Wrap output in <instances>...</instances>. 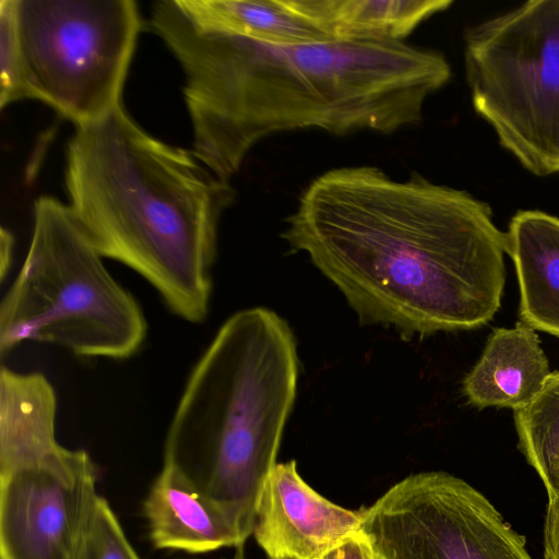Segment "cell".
I'll list each match as a JSON object with an SVG mask.
<instances>
[{
    "instance_id": "1",
    "label": "cell",
    "mask_w": 559,
    "mask_h": 559,
    "mask_svg": "<svg viewBox=\"0 0 559 559\" xmlns=\"http://www.w3.org/2000/svg\"><path fill=\"white\" fill-rule=\"evenodd\" d=\"M282 234L359 320L402 335L467 331L501 305L507 233L490 206L419 174L332 168L302 191Z\"/></svg>"
},
{
    "instance_id": "2",
    "label": "cell",
    "mask_w": 559,
    "mask_h": 559,
    "mask_svg": "<svg viewBox=\"0 0 559 559\" xmlns=\"http://www.w3.org/2000/svg\"><path fill=\"white\" fill-rule=\"evenodd\" d=\"M153 31L185 74L192 152L228 180L262 139L319 129L390 134L421 121L451 79L439 51L406 41L274 43L203 28L177 0L152 8Z\"/></svg>"
},
{
    "instance_id": "3",
    "label": "cell",
    "mask_w": 559,
    "mask_h": 559,
    "mask_svg": "<svg viewBox=\"0 0 559 559\" xmlns=\"http://www.w3.org/2000/svg\"><path fill=\"white\" fill-rule=\"evenodd\" d=\"M64 179L68 206L97 252L143 276L176 316L202 322L219 218L235 199L228 180L147 133L122 104L76 126Z\"/></svg>"
},
{
    "instance_id": "4",
    "label": "cell",
    "mask_w": 559,
    "mask_h": 559,
    "mask_svg": "<svg viewBox=\"0 0 559 559\" xmlns=\"http://www.w3.org/2000/svg\"><path fill=\"white\" fill-rule=\"evenodd\" d=\"M298 362L294 334L277 313H234L193 367L166 435L164 466L250 535L294 405Z\"/></svg>"
},
{
    "instance_id": "5",
    "label": "cell",
    "mask_w": 559,
    "mask_h": 559,
    "mask_svg": "<svg viewBox=\"0 0 559 559\" xmlns=\"http://www.w3.org/2000/svg\"><path fill=\"white\" fill-rule=\"evenodd\" d=\"M102 258L67 204L38 198L28 252L0 305L1 355L23 342L82 357L126 359L138 353L146 319Z\"/></svg>"
},
{
    "instance_id": "6",
    "label": "cell",
    "mask_w": 559,
    "mask_h": 559,
    "mask_svg": "<svg viewBox=\"0 0 559 559\" xmlns=\"http://www.w3.org/2000/svg\"><path fill=\"white\" fill-rule=\"evenodd\" d=\"M474 109L528 171H559V0H531L465 34Z\"/></svg>"
},
{
    "instance_id": "7",
    "label": "cell",
    "mask_w": 559,
    "mask_h": 559,
    "mask_svg": "<svg viewBox=\"0 0 559 559\" xmlns=\"http://www.w3.org/2000/svg\"><path fill=\"white\" fill-rule=\"evenodd\" d=\"M33 98L80 126L120 106L141 29L133 0H15Z\"/></svg>"
},
{
    "instance_id": "8",
    "label": "cell",
    "mask_w": 559,
    "mask_h": 559,
    "mask_svg": "<svg viewBox=\"0 0 559 559\" xmlns=\"http://www.w3.org/2000/svg\"><path fill=\"white\" fill-rule=\"evenodd\" d=\"M378 559H533L525 537L465 480L412 474L364 510Z\"/></svg>"
},
{
    "instance_id": "9",
    "label": "cell",
    "mask_w": 559,
    "mask_h": 559,
    "mask_svg": "<svg viewBox=\"0 0 559 559\" xmlns=\"http://www.w3.org/2000/svg\"><path fill=\"white\" fill-rule=\"evenodd\" d=\"M97 468L60 443L0 472V559H73L95 510Z\"/></svg>"
},
{
    "instance_id": "10",
    "label": "cell",
    "mask_w": 559,
    "mask_h": 559,
    "mask_svg": "<svg viewBox=\"0 0 559 559\" xmlns=\"http://www.w3.org/2000/svg\"><path fill=\"white\" fill-rule=\"evenodd\" d=\"M364 510L345 509L318 493L294 460L276 463L260 491L252 534L270 559H321L361 532Z\"/></svg>"
},
{
    "instance_id": "11",
    "label": "cell",
    "mask_w": 559,
    "mask_h": 559,
    "mask_svg": "<svg viewBox=\"0 0 559 559\" xmlns=\"http://www.w3.org/2000/svg\"><path fill=\"white\" fill-rule=\"evenodd\" d=\"M156 549L203 554L241 548L250 534L225 507L197 491L176 471L163 466L143 504Z\"/></svg>"
},
{
    "instance_id": "12",
    "label": "cell",
    "mask_w": 559,
    "mask_h": 559,
    "mask_svg": "<svg viewBox=\"0 0 559 559\" xmlns=\"http://www.w3.org/2000/svg\"><path fill=\"white\" fill-rule=\"evenodd\" d=\"M550 373L537 333L520 321L492 331L481 357L463 380V393L477 408L518 411L536 397Z\"/></svg>"
},
{
    "instance_id": "13",
    "label": "cell",
    "mask_w": 559,
    "mask_h": 559,
    "mask_svg": "<svg viewBox=\"0 0 559 559\" xmlns=\"http://www.w3.org/2000/svg\"><path fill=\"white\" fill-rule=\"evenodd\" d=\"M520 287L521 322L559 337V218L518 212L507 231Z\"/></svg>"
},
{
    "instance_id": "14",
    "label": "cell",
    "mask_w": 559,
    "mask_h": 559,
    "mask_svg": "<svg viewBox=\"0 0 559 559\" xmlns=\"http://www.w3.org/2000/svg\"><path fill=\"white\" fill-rule=\"evenodd\" d=\"M330 38L405 41L451 0H284Z\"/></svg>"
},
{
    "instance_id": "15",
    "label": "cell",
    "mask_w": 559,
    "mask_h": 559,
    "mask_svg": "<svg viewBox=\"0 0 559 559\" xmlns=\"http://www.w3.org/2000/svg\"><path fill=\"white\" fill-rule=\"evenodd\" d=\"M57 396L40 372L0 371V472L56 448Z\"/></svg>"
},
{
    "instance_id": "16",
    "label": "cell",
    "mask_w": 559,
    "mask_h": 559,
    "mask_svg": "<svg viewBox=\"0 0 559 559\" xmlns=\"http://www.w3.org/2000/svg\"><path fill=\"white\" fill-rule=\"evenodd\" d=\"M199 26L274 43L330 38L292 11L284 0H177Z\"/></svg>"
},
{
    "instance_id": "17",
    "label": "cell",
    "mask_w": 559,
    "mask_h": 559,
    "mask_svg": "<svg viewBox=\"0 0 559 559\" xmlns=\"http://www.w3.org/2000/svg\"><path fill=\"white\" fill-rule=\"evenodd\" d=\"M519 449L542 479L548 499L559 493V370L525 407L514 411Z\"/></svg>"
},
{
    "instance_id": "18",
    "label": "cell",
    "mask_w": 559,
    "mask_h": 559,
    "mask_svg": "<svg viewBox=\"0 0 559 559\" xmlns=\"http://www.w3.org/2000/svg\"><path fill=\"white\" fill-rule=\"evenodd\" d=\"M33 98L19 38L15 0L0 1V107Z\"/></svg>"
},
{
    "instance_id": "19",
    "label": "cell",
    "mask_w": 559,
    "mask_h": 559,
    "mask_svg": "<svg viewBox=\"0 0 559 559\" xmlns=\"http://www.w3.org/2000/svg\"><path fill=\"white\" fill-rule=\"evenodd\" d=\"M73 559H141L114 510L102 496Z\"/></svg>"
},
{
    "instance_id": "20",
    "label": "cell",
    "mask_w": 559,
    "mask_h": 559,
    "mask_svg": "<svg viewBox=\"0 0 559 559\" xmlns=\"http://www.w3.org/2000/svg\"><path fill=\"white\" fill-rule=\"evenodd\" d=\"M321 559H378L369 539L359 532L335 546Z\"/></svg>"
},
{
    "instance_id": "21",
    "label": "cell",
    "mask_w": 559,
    "mask_h": 559,
    "mask_svg": "<svg viewBox=\"0 0 559 559\" xmlns=\"http://www.w3.org/2000/svg\"><path fill=\"white\" fill-rule=\"evenodd\" d=\"M544 558L559 559V493L548 499L544 526Z\"/></svg>"
},
{
    "instance_id": "22",
    "label": "cell",
    "mask_w": 559,
    "mask_h": 559,
    "mask_svg": "<svg viewBox=\"0 0 559 559\" xmlns=\"http://www.w3.org/2000/svg\"><path fill=\"white\" fill-rule=\"evenodd\" d=\"M14 236L13 234L1 227L0 231V278L4 280L13 258Z\"/></svg>"
},
{
    "instance_id": "23",
    "label": "cell",
    "mask_w": 559,
    "mask_h": 559,
    "mask_svg": "<svg viewBox=\"0 0 559 559\" xmlns=\"http://www.w3.org/2000/svg\"><path fill=\"white\" fill-rule=\"evenodd\" d=\"M233 559H245L241 548L238 549L237 554L234 556Z\"/></svg>"
}]
</instances>
